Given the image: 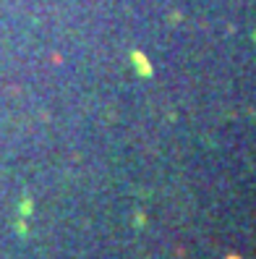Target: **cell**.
<instances>
[{"label":"cell","instance_id":"1","mask_svg":"<svg viewBox=\"0 0 256 259\" xmlns=\"http://www.w3.org/2000/svg\"><path fill=\"white\" fill-rule=\"evenodd\" d=\"M228 259H238V256H228Z\"/></svg>","mask_w":256,"mask_h":259}]
</instances>
